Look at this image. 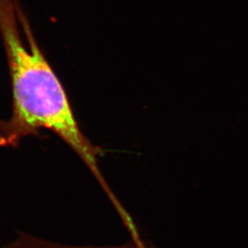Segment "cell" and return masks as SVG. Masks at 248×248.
<instances>
[{
	"label": "cell",
	"mask_w": 248,
	"mask_h": 248,
	"mask_svg": "<svg viewBox=\"0 0 248 248\" xmlns=\"http://www.w3.org/2000/svg\"><path fill=\"white\" fill-rule=\"evenodd\" d=\"M0 34L13 98L10 118L0 122V145L16 147L41 130L53 132L89 168L113 206H119L98 167L100 149L82 133L67 94L38 45L19 0H0Z\"/></svg>",
	"instance_id": "cell-1"
},
{
	"label": "cell",
	"mask_w": 248,
	"mask_h": 248,
	"mask_svg": "<svg viewBox=\"0 0 248 248\" xmlns=\"http://www.w3.org/2000/svg\"><path fill=\"white\" fill-rule=\"evenodd\" d=\"M4 248H59L49 240L43 239L29 233H19Z\"/></svg>",
	"instance_id": "cell-2"
}]
</instances>
